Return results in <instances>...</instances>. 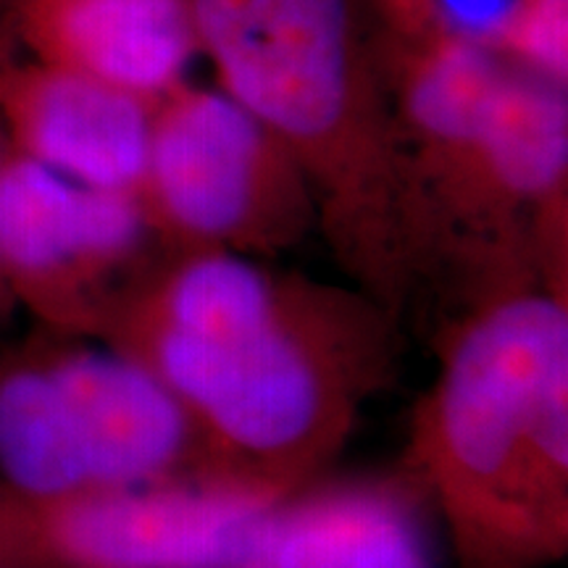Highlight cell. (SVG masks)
<instances>
[{
  "label": "cell",
  "instance_id": "3957f363",
  "mask_svg": "<svg viewBox=\"0 0 568 568\" xmlns=\"http://www.w3.org/2000/svg\"><path fill=\"white\" fill-rule=\"evenodd\" d=\"M397 468L453 568H545L568 550V301L500 297L437 326Z\"/></svg>",
  "mask_w": 568,
  "mask_h": 568
},
{
  "label": "cell",
  "instance_id": "52a82bcc",
  "mask_svg": "<svg viewBox=\"0 0 568 568\" xmlns=\"http://www.w3.org/2000/svg\"><path fill=\"white\" fill-rule=\"evenodd\" d=\"M163 253L138 195L0 148V268L48 322L103 339Z\"/></svg>",
  "mask_w": 568,
  "mask_h": 568
},
{
  "label": "cell",
  "instance_id": "5bb4252c",
  "mask_svg": "<svg viewBox=\"0 0 568 568\" xmlns=\"http://www.w3.org/2000/svg\"><path fill=\"white\" fill-rule=\"evenodd\" d=\"M6 290H9V284H6V276H3V268H0V295L6 293Z\"/></svg>",
  "mask_w": 568,
  "mask_h": 568
},
{
  "label": "cell",
  "instance_id": "30bf717a",
  "mask_svg": "<svg viewBox=\"0 0 568 568\" xmlns=\"http://www.w3.org/2000/svg\"><path fill=\"white\" fill-rule=\"evenodd\" d=\"M153 103L82 71L32 59L0 63V119L11 148L90 187L138 195Z\"/></svg>",
  "mask_w": 568,
  "mask_h": 568
},
{
  "label": "cell",
  "instance_id": "7c38bea8",
  "mask_svg": "<svg viewBox=\"0 0 568 568\" xmlns=\"http://www.w3.org/2000/svg\"><path fill=\"white\" fill-rule=\"evenodd\" d=\"M21 51L17 0H0V63Z\"/></svg>",
  "mask_w": 568,
  "mask_h": 568
},
{
  "label": "cell",
  "instance_id": "9c48e42d",
  "mask_svg": "<svg viewBox=\"0 0 568 568\" xmlns=\"http://www.w3.org/2000/svg\"><path fill=\"white\" fill-rule=\"evenodd\" d=\"M240 568H453L435 510L400 468L268 500Z\"/></svg>",
  "mask_w": 568,
  "mask_h": 568
},
{
  "label": "cell",
  "instance_id": "8fae6325",
  "mask_svg": "<svg viewBox=\"0 0 568 568\" xmlns=\"http://www.w3.org/2000/svg\"><path fill=\"white\" fill-rule=\"evenodd\" d=\"M21 51L155 103L187 82L190 0H17Z\"/></svg>",
  "mask_w": 568,
  "mask_h": 568
},
{
  "label": "cell",
  "instance_id": "ba28073f",
  "mask_svg": "<svg viewBox=\"0 0 568 568\" xmlns=\"http://www.w3.org/2000/svg\"><path fill=\"white\" fill-rule=\"evenodd\" d=\"M268 500L219 485H169L11 506L63 568H240Z\"/></svg>",
  "mask_w": 568,
  "mask_h": 568
},
{
  "label": "cell",
  "instance_id": "6da1fadb",
  "mask_svg": "<svg viewBox=\"0 0 568 568\" xmlns=\"http://www.w3.org/2000/svg\"><path fill=\"white\" fill-rule=\"evenodd\" d=\"M103 343L190 416L224 487L282 497L322 479L395 387L408 332L351 282L226 251H166Z\"/></svg>",
  "mask_w": 568,
  "mask_h": 568
},
{
  "label": "cell",
  "instance_id": "277c9868",
  "mask_svg": "<svg viewBox=\"0 0 568 568\" xmlns=\"http://www.w3.org/2000/svg\"><path fill=\"white\" fill-rule=\"evenodd\" d=\"M190 11L219 88L303 172L343 280L406 326L393 116L358 0H190Z\"/></svg>",
  "mask_w": 568,
  "mask_h": 568
},
{
  "label": "cell",
  "instance_id": "4fadbf2b",
  "mask_svg": "<svg viewBox=\"0 0 568 568\" xmlns=\"http://www.w3.org/2000/svg\"><path fill=\"white\" fill-rule=\"evenodd\" d=\"M385 3H389V0H385ZM410 3H414V0H393V6H397V9H403V11H406Z\"/></svg>",
  "mask_w": 568,
  "mask_h": 568
},
{
  "label": "cell",
  "instance_id": "5b68a950",
  "mask_svg": "<svg viewBox=\"0 0 568 568\" xmlns=\"http://www.w3.org/2000/svg\"><path fill=\"white\" fill-rule=\"evenodd\" d=\"M219 485L190 416L138 361L103 343L0 372V487L13 503ZM222 487V485H219Z\"/></svg>",
  "mask_w": 568,
  "mask_h": 568
},
{
  "label": "cell",
  "instance_id": "8992f818",
  "mask_svg": "<svg viewBox=\"0 0 568 568\" xmlns=\"http://www.w3.org/2000/svg\"><path fill=\"white\" fill-rule=\"evenodd\" d=\"M138 201L166 251L274 261L316 232L308 182L282 142L222 88L153 103Z\"/></svg>",
  "mask_w": 568,
  "mask_h": 568
},
{
  "label": "cell",
  "instance_id": "7a4b0ae2",
  "mask_svg": "<svg viewBox=\"0 0 568 568\" xmlns=\"http://www.w3.org/2000/svg\"><path fill=\"white\" fill-rule=\"evenodd\" d=\"M400 190L406 326L500 297L568 301L566 82L439 27L376 40Z\"/></svg>",
  "mask_w": 568,
  "mask_h": 568
}]
</instances>
